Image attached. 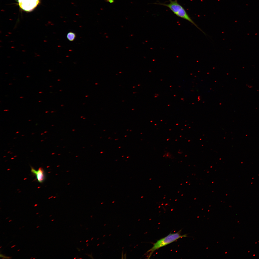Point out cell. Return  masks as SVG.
Here are the masks:
<instances>
[{
    "label": "cell",
    "instance_id": "52a82bcc",
    "mask_svg": "<svg viewBox=\"0 0 259 259\" xmlns=\"http://www.w3.org/2000/svg\"><path fill=\"white\" fill-rule=\"evenodd\" d=\"M0 257L2 258V259H9L11 258V257H7L5 256L2 254H0Z\"/></svg>",
    "mask_w": 259,
    "mask_h": 259
},
{
    "label": "cell",
    "instance_id": "8992f818",
    "mask_svg": "<svg viewBox=\"0 0 259 259\" xmlns=\"http://www.w3.org/2000/svg\"><path fill=\"white\" fill-rule=\"evenodd\" d=\"M163 155V157L166 159H172L174 158L173 154L167 151L165 152Z\"/></svg>",
    "mask_w": 259,
    "mask_h": 259
},
{
    "label": "cell",
    "instance_id": "277c9868",
    "mask_svg": "<svg viewBox=\"0 0 259 259\" xmlns=\"http://www.w3.org/2000/svg\"><path fill=\"white\" fill-rule=\"evenodd\" d=\"M31 172L36 176L39 182L41 183L44 182L45 179V176L44 171L42 167H40L36 170L31 167Z\"/></svg>",
    "mask_w": 259,
    "mask_h": 259
},
{
    "label": "cell",
    "instance_id": "5bb4252c",
    "mask_svg": "<svg viewBox=\"0 0 259 259\" xmlns=\"http://www.w3.org/2000/svg\"><path fill=\"white\" fill-rule=\"evenodd\" d=\"M38 213H36V214H38Z\"/></svg>",
    "mask_w": 259,
    "mask_h": 259
},
{
    "label": "cell",
    "instance_id": "5b68a950",
    "mask_svg": "<svg viewBox=\"0 0 259 259\" xmlns=\"http://www.w3.org/2000/svg\"><path fill=\"white\" fill-rule=\"evenodd\" d=\"M75 34L72 32H70L67 35V37L68 40L70 41H73L74 40L76 37Z\"/></svg>",
    "mask_w": 259,
    "mask_h": 259
},
{
    "label": "cell",
    "instance_id": "9c48e42d",
    "mask_svg": "<svg viewBox=\"0 0 259 259\" xmlns=\"http://www.w3.org/2000/svg\"><path fill=\"white\" fill-rule=\"evenodd\" d=\"M15 246V245H14V246H12V247H11V248H12V247H14V246Z\"/></svg>",
    "mask_w": 259,
    "mask_h": 259
},
{
    "label": "cell",
    "instance_id": "6da1fadb",
    "mask_svg": "<svg viewBox=\"0 0 259 259\" xmlns=\"http://www.w3.org/2000/svg\"><path fill=\"white\" fill-rule=\"evenodd\" d=\"M169 0V3L167 4L160 2L154 3V4L163 6L168 7L174 14L177 16L190 22L205 34L204 32L198 27L197 25L191 18L185 9L178 2L177 0Z\"/></svg>",
    "mask_w": 259,
    "mask_h": 259
},
{
    "label": "cell",
    "instance_id": "30bf717a",
    "mask_svg": "<svg viewBox=\"0 0 259 259\" xmlns=\"http://www.w3.org/2000/svg\"><path fill=\"white\" fill-rule=\"evenodd\" d=\"M12 221V220H9V222H10V221Z\"/></svg>",
    "mask_w": 259,
    "mask_h": 259
},
{
    "label": "cell",
    "instance_id": "4fadbf2b",
    "mask_svg": "<svg viewBox=\"0 0 259 259\" xmlns=\"http://www.w3.org/2000/svg\"><path fill=\"white\" fill-rule=\"evenodd\" d=\"M35 258H33V259H35Z\"/></svg>",
    "mask_w": 259,
    "mask_h": 259
},
{
    "label": "cell",
    "instance_id": "ba28073f",
    "mask_svg": "<svg viewBox=\"0 0 259 259\" xmlns=\"http://www.w3.org/2000/svg\"><path fill=\"white\" fill-rule=\"evenodd\" d=\"M106 1L107 2H108L110 3H112L114 2V0H106Z\"/></svg>",
    "mask_w": 259,
    "mask_h": 259
},
{
    "label": "cell",
    "instance_id": "3957f363",
    "mask_svg": "<svg viewBox=\"0 0 259 259\" xmlns=\"http://www.w3.org/2000/svg\"><path fill=\"white\" fill-rule=\"evenodd\" d=\"M19 8L23 10L30 12L34 10L40 2V0H18Z\"/></svg>",
    "mask_w": 259,
    "mask_h": 259
},
{
    "label": "cell",
    "instance_id": "8fae6325",
    "mask_svg": "<svg viewBox=\"0 0 259 259\" xmlns=\"http://www.w3.org/2000/svg\"><path fill=\"white\" fill-rule=\"evenodd\" d=\"M39 227V226H38L37 227V228Z\"/></svg>",
    "mask_w": 259,
    "mask_h": 259
},
{
    "label": "cell",
    "instance_id": "9a60e30c",
    "mask_svg": "<svg viewBox=\"0 0 259 259\" xmlns=\"http://www.w3.org/2000/svg\"><path fill=\"white\" fill-rule=\"evenodd\" d=\"M31 258L30 259H31V258Z\"/></svg>",
    "mask_w": 259,
    "mask_h": 259
},
{
    "label": "cell",
    "instance_id": "7c38bea8",
    "mask_svg": "<svg viewBox=\"0 0 259 259\" xmlns=\"http://www.w3.org/2000/svg\"><path fill=\"white\" fill-rule=\"evenodd\" d=\"M19 250H18V251H19Z\"/></svg>",
    "mask_w": 259,
    "mask_h": 259
},
{
    "label": "cell",
    "instance_id": "7a4b0ae2",
    "mask_svg": "<svg viewBox=\"0 0 259 259\" xmlns=\"http://www.w3.org/2000/svg\"><path fill=\"white\" fill-rule=\"evenodd\" d=\"M180 231L175 233H170L166 237L158 240L147 252L150 253L149 257L151 256L154 251L160 248L169 244L180 238L187 237L186 234L181 235Z\"/></svg>",
    "mask_w": 259,
    "mask_h": 259
}]
</instances>
